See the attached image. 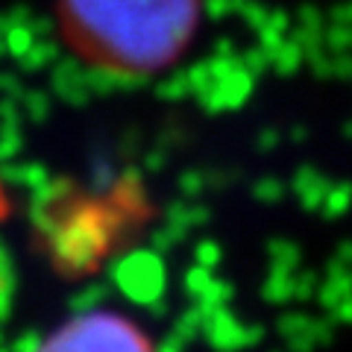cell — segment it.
<instances>
[{
    "instance_id": "3",
    "label": "cell",
    "mask_w": 352,
    "mask_h": 352,
    "mask_svg": "<svg viewBox=\"0 0 352 352\" xmlns=\"http://www.w3.org/2000/svg\"><path fill=\"white\" fill-rule=\"evenodd\" d=\"M12 296H15V264L3 238H0V323L6 320L9 308H12Z\"/></svg>"
},
{
    "instance_id": "1",
    "label": "cell",
    "mask_w": 352,
    "mask_h": 352,
    "mask_svg": "<svg viewBox=\"0 0 352 352\" xmlns=\"http://www.w3.org/2000/svg\"><path fill=\"white\" fill-rule=\"evenodd\" d=\"M71 47L115 80H147L185 53L200 0H59Z\"/></svg>"
},
{
    "instance_id": "2",
    "label": "cell",
    "mask_w": 352,
    "mask_h": 352,
    "mask_svg": "<svg viewBox=\"0 0 352 352\" xmlns=\"http://www.w3.org/2000/svg\"><path fill=\"white\" fill-rule=\"evenodd\" d=\"M36 352H156V346L129 317L97 308L53 329Z\"/></svg>"
}]
</instances>
